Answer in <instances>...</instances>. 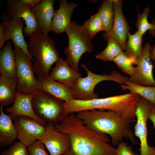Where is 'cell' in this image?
I'll return each mask as SVG.
<instances>
[{"instance_id":"6da1fadb","label":"cell","mask_w":155,"mask_h":155,"mask_svg":"<svg viewBox=\"0 0 155 155\" xmlns=\"http://www.w3.org/2000/svg\"><path fill=\"white\" fill-rule=\"evenodd\" d=\"M55 127L68 134L71 140L70 148L62 155H116L107 135L90 129L75 113L65 117Z\"/></svg>"},{"instance_id":"7a4b0ae2","label":"cell","mask_w":155,"mask_h":155,"mask_svg":"<svg viewBox=\"0 0 155 155\" xmlns=\"http://www.w3.org/2000/svg\"><path fill=\"white\" fill-rule=\"evenodd\" d=\"M75 115L93 131L110 135L113 145H118L124 138L136 144L131 128V124L136 121L134 119L127 120L113 112L97 109L82 111Z\"/></svg>"},{"instance_id":"3957f363","label":"cell","mask_w":155,"mask_h":155,"mask_svg":"<svg viewBox=\"0 0 155 155\" xmlns=\"http://www.w3.org/2000/svg\"><path fill=\"white\" fill-rule=\"evenodd\" d=\"M139 96L130 93L106 98L82 100L72 99L65 102V116L72 113L92 109L115 112L123 119L136 117V104Z\"/></svg>"},{"instance_id":"277c9868","label":"cell","mask_w":155,"mask_h":155,"mask_svg":"<svg viewBox=\"0 0 155 155\" xmlns=\"http://www.w3.org/2000/svg\"><path fill=\"white\" fill-rule=\"evenodd\" d=\"M29 39L28 51L32 58H35L33 67L39 80L49 77L51 66L59 58V54L54 40L48 34L40 33L30 37Z\"/></svg>"},{"instance_id":"5b68a950","label":"cell","mask_w":155,"mask_h":155,"mask_svg":"<svg viewBox=\"0 0 155 155\" xmlns=\"http://www.w3.org/2000/svg\"><path fill=\"white\" fill-rule=\"evenodd\" d=\"M69 39L67 46L65 47L64 53L69 65L78 71V65L82 55L86 52L91 53L94 49L92 39L85 28L75 21H71L65 30Z\"/></svg>"},{"instance_id":"8992f818","label":"cell","mask_w":155,"mask_h":155,"mask_svg":"<svg viewBox=\"0 0 155 155\" xmlns=\"http://www.w3.org/2000/svg\"><path fill=\"white\" fill-rule=\"evenodd\" d=\"M65 101L42 90L33 94L32 105L36 115L44 122L56 125L65 117Z\"/></svg>"},{"instance_id":"52a82bcc","label":"cell","mask_w":155,"mask_h":155,"mask_svg":"<svg viewBox=\"0 0 155 155\" xmlns=\"http://www.w3.org/2000/svg\"><path fill=\"white\" fill-rule=\"evenodd\" d=\"M82 67L86 71L87 76L81 77L74 86L70 88L74 99L77 100H87L98 98L94 89L98 83L102 81H112L121 85L129 79L115 70L108 74H98L90 71L84 64H82Z\"/></svg>"},{"instance_id":"ba28073f","label":"cell","mask_w":155,"mask_h":155,"mask_svg":"<svg viewBox=\"0 0 155 155\" xmlns=\"http://www.w3.org/2000/svg\"><path fill=\"white\" fill-rule=\"evenodd\" d=\"M13 51L16 63L17 92L28 95L42 90L41 82L34 75L31 58L20 49L14 48Z\"/></svg>"},{"instance_id":"9c48e42d","label":"cell","mask_w":155,"mask_h":155,"mask_svg":"<svg viewBox=\"0 0 155 155\" xmlns=\"http://www.w3.org/2000/svg\"><path fill=\"white\" fill-rule=\"evenodd\" d=\"M152 104L139 96L136 104L137 120L134 134L140 141V155H155V147L150 146L147 141V121Z\"/></svg>"},{"instance_id":"30bf717a","label":"cell","mask_w":155,"mask_h":155,"mask_svg":"<svg viewBox=\"0 0 155 155\" xmlns=\"http://www.w3.org/2000/svg\"><path fill=\"white\" fill-rule=\"evenodd\" d=\"M33 7L21 2L20 0H8L7 1V14L11 18H22L26 27L23 32L25 37H30L41 33L34 18Z\"/></svg>"},{"instance_id":"8fae6325","label":"cell","mask_w":155,"mask_h":155,"mask_svg":"<svg viewBox=\"0 0 155 155\" xmlns=\"http://www.w3.org/2000/svg\"><path fill=\"white\" fill-rule=\"evenodd\" d=\"M151 47L149 42L146 43L142 53L133 64V65H137L134 73L129 78L130 81L140 85L155 86V80L152 74L153 65L150 55Z\"/></svg>"},{"instance_id":"7c38bea8","label":"cell","mask_w":155,"mask_h":155,"mask_svg":"<svg viewBox=\"0 0 155 155\" xmlns=\"http://www.w3.org/2000/svg\"><path fill=\"white\" fill-rule=\"evenodd\" d=\"M13 120L17 132V139L27 148L38 140L45 131V126L30 117L19 116Z\"/></svg>"},{"instance_id":"4fadbf2b","label":"cell","mask_w":155,"mask_h":155,"mask_svg":"<svg viewBox=\"0 0 155 155\" xmlns=\"http://www.w3.org/2000/svg\"><path fill=\"white\" fill-rule=\"evenodd\" d=\"M45 127L44 133L38 140L44 145L50 155H62L71 147L69 136L58 131L55 124L48 123Z\"/></svg>"},{"instance_id":"5bb4252c","label":"cell","mask_w":155,"mask_h":155,"mask_svg":"<svg viewBox=\"0 0 155 155\" xmlns=\"http://www.w3.org/2000/svg\"><path fill=\"white\" fill-rule=\"evenodd\" d=\"M114 10V19L113 26L108 32L102 34V37L107 40L110 38L116 40L119 43L123 50L125 51L126 40L130 28L122 10L123 1L113 0Z\"/></svg>"},{"instance_id":"9a60e30c","label":"cell","mask_w":155,"mask_h":155,"mask_svg":"<svg viewBox=\"0 0 155 155\" xmlns=\"http://www.w3.org/2000/svg\"><path fill=\"white\" fill-rule=\"evenodd\" d=\"M1 18L5 25L7 40H10L14 48L21 49L34 61L29 54L28 45L23 34L24 20L21 18H10L5 12L2 13Z\"/></svg>"},{"instance_id":"2e32d148","label":"cell","mask_w":155,"mask_h":155,"mask_svg":"<svg viewBox=\"0 0 155 155\" xmlns=\"http://www.w3.org/2000/svg\"><path fill=\"white\" fill-rule=\"evenodd\" d=\"M54 0H42L33 8V14L41 33L52 31V20L55 11Z\"/></svg>"},{"instance_id":"e0dca14e","label":"cell","mask_w":155,"mask_h":155,"mask_svg":"<svg viewBox=\"0 0 155 155\" xmlns=\"http://www.w3.org/2000/svg\"><path fill=\"white\" fill-rule=\"evenodd\" d=\"M33 94L24 95L17 92L15 101L12 106L5 109L6 112L11 115L13 120L19 116L32 118L45 126L47 123L38 118L34 113L32 105Z\"/></svg>"},{"instance_id":"ac0fdd59","label":"cell","mask_w":155,"mask_h":155,"mask_svg":"<svg viewBox=\"0 0 155 155\" xmlns=\"http://www.w3.org/2000/svg\"><path fill=\"white\" fill-rule=\"evenodd\" d=\"M51 70L49 75L50 78L70 88L74 86L82 76L78 71L69 65L66 60L61 58L56 62L55 67Z\"/></svg>"},{"instance_id":"d6986e66","label":"cell","mask_w":155,"mask_h":155,"mask_svg":"<svg viewBox=\"0 0 155 155\" xmlns=\"http://www.w3.org/2000/svg\"><path fill=\"white\" fill-rule=\"evenodd\" d=\"M58 9L55 11L52 20V31L56 34L65 32L70 24L71 18L74 9L78 5L66 0L59 1Z\"/></svg>"},{"instance_id":"ffe728a7","label":"cell","mask_w":155,"mask_h":155,"mask_svg":"<svg viewBox=\"0 0 155 155\" xmlns=\"http://www.w3.org/2000/svg\"><path fill=\"white\" fill-rule=\"evenodd\" d=\"M12 43L8 41L0 51V73L8 78H16V61Z\"/></svg>"},{"instance_id":"44dd1931","label":"cell","mask_w":155,"mask_h":155,"mask_svg":"<svg viewBox=\"0 0 155 155\" xmlns=\"http://www.w3.org/2000/svg\"><path fill=\"white\" fill-rule=\"evenodd\" d=\"M0 106V147L11 144L17 139V132L10 114H5Z\"/></svg>"},{"instance_id":"7402d4cb","label":"cell","mask_w":155,"mask_h":155,"mask_svg":"<svg viewBox=\"0 0 155 155\" xmlns=\"http://www.w3.org/2000/svg\"><path fill=\"white\" fill-rule=\"evenodd\" d=\"M42 89L55 97L64 101L74 99L70 88L48 77L39 80Z\"/></svg>"},{"instance_id":"603a6c76","label":"cell","mask_w":155,"mask_h":155,"mask_svg":"<svg viewBox=\"0 0 155 155\" xmlns=\"http://www.w3.org/2000/svg\"><path fill=\"white\" fill-rule=\"evenodd\" d=\"M17 81L0 75V106H9L13 103L16 98Z\"/></svg>"},{"instance_id":"cb8c5ba5","label":"cell","mask_w":155,"mask_h":155,"mask_svg":"<svg viewBox=\"0 0 155 155\" xmlns=\"http://www.w3.org/2000/svg\"><path fill=\"white\" fill-rule=\"evenodd\" d=\"M120 86L123 90H128L130 91L129 93L141 96L155 106V86H142L128 80Z\"/></svg>"},{"instance_id":"d4e9b609","label":"cell","mask_w":155,"mask_h":155,"mask_svg":"<svg viewBox=\"0 0 155 155\" xmlns=\"http://www.w3.org/2000/svg\"><path fill=\"white\" fill-rule=\"evenodd\" d=\"M98 9V12L102 23L103 30L108 32L112 28L114 21L113 0L104 1Z\"/></svg>"},{"instance_id":"484cf974","label":"cell","mask_w":155,"mask_h":155,"mask_svg":"<svg viewBox=\"0 0 155 155\" xmlns=\"http://www.w3.org/2000/svg\"><path fill=\"white\" fill-rule=\"evenodd\" d=\"M127 38L125 53L128 57L136 59L143 51L142 36L137 31L133 34L129 32Z\"/></svg>"},{"instance_id":"4316f807","label":"cell","mask_w":155,"mask_h":155,"mask_svg":"<svg viewBox=\"0 0 155 155\" xmlns=\"http://www.w3.org/2000/svg\"><path fill=\"white\" fill-rule=\"evenodd\" d=\"M107 45L105 49L95 57L102 61H113L114 59L123 52L119 42L115 39L110 38L107 40Z\"/></svg>"},{"instance_id":"83f0119b","label":"cell","mask_w":155,"mask_h":155,"mask_svg":"<svg viewBox=\"0 0 155 155\" xmlns=\"http://www.w3.org/2000/svg\"><path fill=\"white\" fill-rule=\"evenodd\" d=\"M135 60L128 57L125 52H123L116 57L113 61L121 71L130 77L133 74L135 71V67L133 65Z\"/></svg>"},{"instance_id":"f1b7e54d","label":"cell","mask_w":155,"mask_h":155,"mask_svg":"<svg viewBox=\"0 0 155 155\" xmlns=\"http://www.w3.org/2000/svg\"><path fill=\"white\" fill-rule=\"evenodd\" d=\"M83 25L92 39L97 33L103 30L102 23L98 12L91 16L85 22Z\"/></svg>"},{"instance_id":"f546056e","label":"cell","mask_w":155,"mask_h":155,"mask_svg":"<svg viewBox=\"0 0 155 155\" xmlns=\"http://www.w3.org/2000/svg\"><path fill=\"white\" fill-rule=\"evenodd\" d=\"M150 13L149 8H145L141 14L139 12L137 20L135 23L137 28L140 34L143 36L148 30L152 29L154 25L148 21V18Z\"/></svg>"},{"instance_id":"4dcf8cb0","label":"cell","mask_w":155,"mask_h":155,"mask_svg":"<svg viewBox=\"0 0 155 155\" xmlns=\"http://www.w3.org/2000/svg\"><path fill=\"white\" fill-rule=\"evenodd\" d=\"M1 155H29L27 147L20 142L14 143L8 148L3 151Z\"/></svg>"},{"instance_id":"1f68e13d","label":"cell","mask_w":155,"mask_h":155,"mask_svg":"<svg viewBox=\"0 0 155 155\" xmlns=\"http://www.w3.org/2000/svg\"><path fill=\"white\" fill-rule=\"evenodd\" d=\"M44 145L37 140L27 148L29 155H50L46 151Z\"/></svg>"},{"instance_id":"d6a6232c","label":"cell","mask_w":155,"mask_h":155,"mask_svg":"<svg viewBox=\"0 0 155 155\" xmlns=\"http://www.w3.org/2000/svg\"><path fill=\"white\" fill-rule=\"evenodd\" d=\"M131 146L123 141L119 142L116 150V155H136Z\"/></svg>"},{"instance_id":"836d02e7","label":"cell","mask_w":155,"mask_h":155,"mask_svg":"<svg viewBox=\"0 0 155 155\" xmlns=\"http://www.w3.org/2000/svg\"><path fill=\"white\" fill-rule=\"evenodd\" d=\"M7 40L5 26L3 22L0 24V50L4 46V44Z\"/></svg>"},{"instance_id":"e575fe53","label":"cell","mask_w":155,"mask_h":155,"mask_svg":"<svg viewBox=\"0 0 155 155\" xmlns=\"http://www.w3.org/2000/svg\"><path fill=\"white\" fill-rule=\"evenodd\" d=\"M148 119L150 120L152 122L155 129V106L152 104L149 110Z\"/></svg>"},{"instance_id":"d590c367","label":"cell","mask_w":155,"mask_h":155,"mask_svg":"<svg viewBox=\"0 0 155 155\" xmlns=\"http://www.w3.org/2000/svg\"><path fill=\"white\" fill-rule=\"evenodd\" d=\"M42 0H20V1L24 3L30 5L33 7L41 1Z\"/></svg>"},{"instance_id":"8d00e7d4","label":"cell","mask_w":155,"mask_h":155,"mask_svg":"<svg viewBox=\"0 0 155 155\" xmlns=\"http://www.w3.org/2000/svg\"><path fill=\"white\" fill-rule=\"evenodd\" d=\"M150 55L151 59L153 61L154 65L155 67V43L150 48Z\"/></svg>"},{"instance_id":"74e56055","label":"cell","mask_w":155,"mask_h":155,"mask_svg":"<svg viewBox=\"0 0 155 155\" xmlns=\"http://www.w3.org/2000/svg\"><path fill=\"white\" fill-rule=\"evenodd\" d=\"M150 23L154 25V27L152 29L149 30V33L152 36L155 37V19L152 20Z\"/></svg>"}]
</instances>
